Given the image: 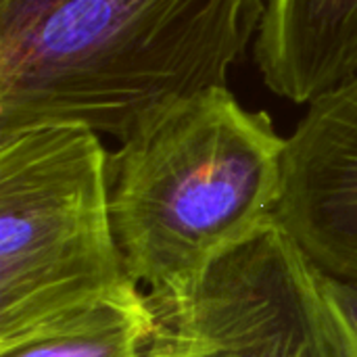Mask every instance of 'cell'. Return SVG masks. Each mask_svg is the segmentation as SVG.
Instances as JSON below:
<instances>
[{
  "label": "cell",
  "instance_id": "obj_1",
  "mask_svg": "<svg viewBox=\"0 0 357 357\" xmlns=\"http://www.w3.org/2000/svg\"><path fill=\"white\" fill-rule=\"evenodd\" d=\"M266 0H0V136L84 126L123 142L226 88Z\"/></svg>",
  "mask_w": 357,
  "mask_h": 357
},
{
  "label": "cell",
  "instance_id": "obj_2",
  "mask_svg": "<svg viewBox=\"0 0 357 357\" xmlns=\"http://www.w3.org/2000/svg\"><path fill=\"white\" fill-rule=\"evenodd\" d=\"M282 138L228 88L182 98L109 153V209L130 278L172 293L276 224Z\"/></svg>",
  "mask_w": 357,
  "mask_h": 357
},
{
  "label": "cell",
  "instance_id": "obj_3",
  "mask_svg": "<svg viewBox=\"0 0 357 357\" xmlns=\"http://www.w3.org/2000/svg\"><path fill=\"white\" fill-rule=\"evenodd\" d=\"M109 209V153L84 126L0 136V354L142 295Z\"/></svg>",
  "mask_w": 357,
  "mask_h": 357
},
{
  "label": "cell",
  "instance_id": "obj_4",
  "mask_svg": "<svg viewBox=\"0 0 357 357\" xmlns=\"http://www.w3.org/2000/svg\"><path fill=\"white\" fill-rule=\"evenodd\" d=\"M149 297L151 357H337L316 272L278 222L186 289Z\"/></svg>",
  "mask_w": 357,
  "mask_h": 357
},
{
  "label": "cell",
  "instance_id": "obj_5",
  "mask_svg": "<svg viewBox=\"0 0 357 357\" xmlns=\"http://www.w3.org/2000/svg\"><path fill=\"white\" fill-rule=\"evenodd\" d=\"M276 222L312 268L357 282V75L312 100L287 138Z\"/></svg>",
  "mask_w": 357,
  "mask_h": 357
},
{
  "label": "cell",
  "instance_id": "obj_6",
  "mask_svg": "<svg viewBox=\"0 0 357 357\" xmlns=\"http://www.w3.org/2000/svg\"><path fill=\"white\" fill-rule=\"evenodd\" d=\"M253 59L274 94L310 105L357 75V0H266Z\"/></svg>",
  "mask_w": 357,
  "mask_h": 357
},
{
  "label": "cell",
  "instance_id": "obj_7",
  "mask_svg": "<svg viewBox=\"0 0 357 357\" xmlns=\"http://www.w3.org/2000/svg\"><path fill=\"white\" fill-rule=\"evenodd\" d=\"M159 318L144 291L138 297L100 307L84 326L36 341L0 357H151Z\"/></svg>",
  "mask_w": 357,
  "mask_h": 357
},
{
  "label": "cell",
  "instance_id": "obj_8",
  "mask_svg": "<svg viewBox=\"0 0 357 357\" xmlns=\"http://www.w3.org/2000/svg\"><path fill=\"white\" fill-rule=\"evenodd\" d=\"M314 272L337 357H357V282Z\"/></svg>",
  "mask_w": 357,
  "mask_h": 357
}]
</instances>
